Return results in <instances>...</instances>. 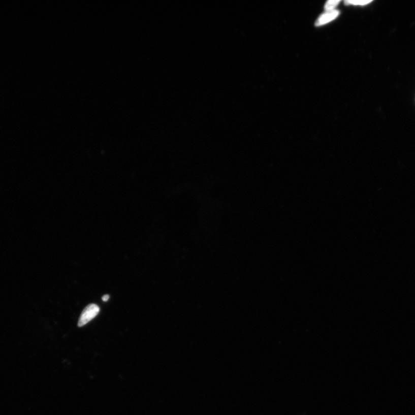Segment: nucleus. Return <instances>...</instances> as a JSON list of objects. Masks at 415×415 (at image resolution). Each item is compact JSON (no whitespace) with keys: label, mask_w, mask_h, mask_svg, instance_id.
<instances>
[{"label":"nucleus","mask_w":415,"mask_h":415,"mask_svg":"<svg viewBox=\"0 0 415 415\" xmlns=\"http://www.w3.org/2000/svg\"><path fill=\"white\" fill-rule=\"evenodd\" d=\"M100 309L95 304H90L83 310L78 322V327H81L95 317L99 313Z\"/></svg>","instance_id":"f257e3e1"},{"label":"nucleus","mask_w":415,"mask_h":415,"mask_svg":"<svg viewBox=\"0 0 415 415\" xmlns=\"http://www.w3.org/2000/svg\"><path fill=\"white\" fill-rule=\"evenodd\" d=\"M110 298V296L109 295H105L104 297H102V300L104 302H107L109 300Z\"/></svg>","instance_id":"39448f33"},{"label":"nucleus","mask_w":415,"mask_h":415,"mask_svg":"<svg viewBox=\"0 0 415 415\" xmlns=\"http://www.w3.org/2000/svg\"><path fill=\"white\" fill-rule=\"evenodd\" d=\"M371 2H372V1H362V0H361V1H357V0H356V1H355V0H354V1H352V0H350V1H349H349H345L344 4L346 6L352 5V6H363L367 5V4H369L371 3Z\"/></svg>","instance_id":"20e7f679"},{"label":"nucleus","mask_w":415,"mask_h":415,"mask_svg":"<svg viewBox=\"0 0 415 415\" xmlns=\"http://www.w3.org/2000/svg\"><path fill=\"white\" fill-rule=\"evenodd\" d=\"M341 3L340 0H329L325 4V11H332L336 10V8Z\"/></svg>","instance_id":"7ed1b4c3"},{"label":"nucleus","mask_w":415,"mask_h":415,"mask_svg":"<svg viewBox=\"0 0 415 415\" xmlns=\"http://www.w3.org/2000/svg\"><path fill=\"white\" fill-rule=\"evenodd\" d=\"M340 15V11L337 10L332 11H326L321 15L315 21V26L321 27L331 22Z\"/></svg>","instance_id":"f03ea898"}]
</instances>
